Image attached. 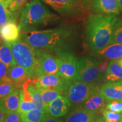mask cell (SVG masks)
I'll return each instance as SVG.
<instances>
[{
  "label": "cell",
  "mask_w": 122,
  "mask_h": 122,
  "mask_svg": "<svg viewBox=\"0 0 122 122\" xmlns=\"http://www.w3.org/2000/svg\"><path fill=\"white\" fill-rule=\"evenodd\" d=\"M72 32L68 27L61 25L50 30L22 32L21 37L33 48L54 53L56 56L63 52H71Z\"/></svg>",
  "instance_id": "6da1fadb"
},
{
  "label": "cell",
  "mask_w": 122,
  "mask_h": 122,
  "mask_svg": "<svg viewBox=\"0 0 122 122\" xmlns=\"http://www.w3.org/2000/svg\"><path fill=\"white\" fill-rule=\"evenodd\" d=\"M117 20L116 15L97 14L88 18L85 33L88 46L92 51H98L110 45Z\"/></svg>",
  "instance_id": "7a4b0ae2"
},
{
  "label": "cell",
  "mask_w": 122,
  "mask_h": 122,
  "mask_svg": "<svg viewBox=\"0 0 122 122\" xmlns=\"http://www.w3.org/2000/svg\"><path fill=\"white\" fill-rule=\"evenodd\" d=\"M59 18L42 4L41 0H32L23 7L18 26L22 32L39 30L57 22Z\"/></svg>",
  "instance_id": "3957f363"
},
{
  "label": "cell",
  "mask_w": 122,
  "mask_h": 122,
  "mask_svg": "<svg viewBox=\"0 0 122 122\" xmlns=\"http://www.w3.org/2000/svg\"><path fill=\"white\" fill-rule=\"evenodd\" d=\"M11 48L16 64L27 70L33 79H37L39 70L38 49L33 48L22 38L11 43Z\"/></svg>",
  "instance_id": "277c9868"
},
{
  "label": "cell",
  "mask_w": 122,
  "mask_h": 122,
  "mask_svg": "<svg viewBox=\"0 0 122 122\" xmlns=\"http://www.w3.org/2000/svg\"><path fill=\"white\" fill-rule=\"evenodd\" d=\"M95 83H88L77 80L71 81L64 92V95L73 104H81L99 90Z\"/></svg>",
  "instance_id": "5b68a950"
},
{
  "label": "cell",
  "mask_w": 122,
  "mask_h": 122,
  "mask_svg": "<svg viewBox=\"0 0 122 122\" xmlns=\"http://www.w3.org/2000/svg\"><path fill=\"white\" fill-rule=\"evenodd\" d=\"M101 61L83 57L77 59L76 80L88 83H94L102 77L98 68Z\"/></svg>",
  "instance_id": "8992f818"
},
{
  "label": "cell",
  "mask_w": 122,
  "mask_h": 122,
  "mask_svg": "<svg viewBox=\"0 0 122 122\" xmlns=\"http://www.w3.org/2000/svg\"><path fill=\"white\" fill-rule=\"evenodd\" d=\"M63 16H74L83 10L81 0H41Z\"/></svg>",
  "instance_id": "52a82bcc"
},
{
  "label": "cell",
  "mask_w": 122,
  "mask_h": 122,
  "mask_svg": "<svg viewBox=\"0 0 122 122\" xmlns=\"http://www.w3.org/2000/svg\"><path fill=\"white\" fill-rule=\"evenodd\" d=\"M59 61V74L68 80H76L77 59L71 52H63L56 55Z\"/></svg>",
  "instance_id": "ba28073f"
},
{
  "label": "cell",
  "mask_w": 122,
  "mask_h": 122,
  "mask_svg": "<svg viewBox=\"0 0 122 122\" xmlns=\"http://www.w3.org/2000/svg\"><path fill=\"white\" fill-rule=\"evenodd\" d=\"M71 82L59 74L44 75L36 79L35 85L36 88L57 90L64 94Z\"/></svg>",
  "instance_id": "9c48e42d"
},
{
  "label": "cell",
  "mask_w": 122,
  "mask_h": 122,
  "mask_svg": "<svg viewBox=\"0 0 122 122\" xmlns=\"http://www.w3.org/2000/svg\"><path fill=\"white\" fill-rule=\"evenodd\" d=\"M39 70V76L44 75L59 74V61L57 56L44 50L38 49Z\"/></svg>",
  "instance_id": "30bf717a"
},
{
  "label": "cell",
  "mask_w": 122,
  "mask_h": 122,
  "mask_svg": "<svg viewBox=\"0 0 122 122\" xmlns=\"http://www.w3.org/2000/svg\"><path fill=\"white\" fill-rule=\"evenodd\" d=\"M23 89L18 88L6 97L0 99V110L5 114L18 111L22 98Z\"/></svg>",
  "instance_id": "8fae6325"
},
{
  "label": "cell",
  "mask_w": 122,
  "mask_h": 122,
  "mask_svg": "<svg viewBox=\"0 0 122 122\" xmlns=\"http://www.w3.org/2000/svg\"><path fill=\"white\" fill-rule=\"evenodd\" d=\"M92 7L94 11L101 15H117L121 11L117 0H94Z\"/></svg>",
  "instance_id": "7c38bea8"
},
{
  "label": "cell",
  "mask_w": 122,
  "mask_h": 122,
  "mask_svg": "<svg viewBox=\"0 0 122 122\" xmlns=\"http://www.w3.org/2000/svg\"><path fill=\"white\" fill-rule=\"evenodd\" d=\"M100 89L96 91L89 98L80 104L82 109L97 115L102 112L105 107V99L101 94Z\"/></svg>",
  "instance_id": "4fadbf2b"
},
{
  "label": "cell",
  "mask_w": 122,
  "mask_h": 122,
  "mask_svg": "<svg viewBox=\"0 0 122 122\" xmlns=\"http://www.w3.org/2000/svg\"><path fill=\"white\" fill-rule=\"evenodd\" d=\"M71 103L66 97L60 96L51 102L48 107V112L54 117L60 118L70 110Z\"/></svg>",
  "instance_id": "5bb4252c"
},
{
  "label": "cell",
  "mask_w": 122,
  "mask_h": 122,
  "mask_svg": "<svg viewBox=\"0 0 122 122\" xmlns=\"http://www.w3.org/2000/svg\"><path fill=\"white\" fill-rule=\"evenodd\" d=\"M100 91L107 101H122V81L105 84Z\"/></svg>",
  "instance_id": "9a60e30c"
},
{
  "label": "cell",
  "mask_w": 122,
  "mask_h": 122,
  "mask_svg": "<svg viewBox=\"0 0 122 122\" xmlns=\"http://www.w3.org/2000/svg\"><path fill=\"white\" fill-rule=\"evenodd\" d=\"M8 76L10 81L18 88H22L23 84L30 79H33L27 70L17 64L9 68Z\"/></svg>",
  "instance_id": "2e32d148"
},
{
  "label": "cell",
  "mask_w": 122,
  "mask_h": 122,
  "mask_svg": "<svg viewBox=\"0 0 122 122\" xmlns=\"http://www.w3.org/2000/svg\"><path fill=\"white\" fill-rule=\"evenodd\" d=\"M20 30L14 22H10L0 27V38L4 42L12 43L19 39Z\"/></svg>",
  "instance_id": "e0dca14e"
},
{
  "label": "cell",
  "mask_w": 122,
  "mask_h": 122,
  "mask_svg": "<svg viewBox=\"0 0 122 122\" xmlns=\"http://www.w3.org/2000/svg\"><path fill=\"white\" fill-rule=\"evenodd\" d=\"M98 57L110 60H119L122 58V43L108 45L102 50L96 51Z\"/></svg>",
  "instance_id": "ac0fdd59"
},
{
  "label": "cell",
  "mask_w": 122,
  "mask_h": 122,
  "mask_svg": "<svg viewBox=\"0 0 122 122\" xmlns=\"http://www.w3.org/2000/svg\"><path fill=\"white\" fill-rule=\"evenodd\" d=\"M96 114L77 106L66 117L65 122H91Z\"/></svg>",
  "instance_id": "d6986e66"
},
{
  "label": "cell",
  "mask_w": 122,
  "mask_h": 122,
  "mask_svg": "<svg viewBox=\"0 0 122 122\" xmlns=\"http://www.w3.org/2000/svg\"><path fill=\"white\" fill-rule=\"evenodd\" d=\"M19 14L11 11L9 6V0L0 1V27L8 22H15Z\"/></svg>",
  "instance_id": "ffe728a7"
},
{
  "label": "cell",
  "mask_w": 122,
  "mask_h": 122,
  "mask_svg": "<svg viewBox=\"0 0 122 122\" xmlns=\"http://www.w3.org/2000/svg\"><path fill=\"white\" fill-rule=\"evenodd\" d=\"M105 76L110 82L122 81V67L118 62L112 60L109 62Z\"/></svg>",
  "instance_id": "44dd1931"
},
{
  "label": "cell",
  "mask_w": 122,
  "mask_h": 122,
  "mask_svg": "<svg viewBox=\"0 0 122 122\" xmlns=\"http://www.w3.org/2000/svg\"><path fill=\"white\" fill-rule=\"evenodd\" d=\"M0 61L6 66L8 70L16 65L12 53L11 43L4 41L0 43Z\"/></svg>",
  "instance_id": "7402d4cb"
},
{
  "label": "cell",
  "mask_w": 122,
  "mask_h": 122,
  "mask_svg": "<svg viewBox=\"0 0 122 122\" xmlns=\"http://www.w3.org/2000/svg\"><path fill=\"white\" fill-rule=\"evenodd\" d=\"M38 91L40 93L42 100L45 105L48 109L49 103L59 96H62L63 93L57 90L44 89V88H37Z\"/></svg>",
  "instance_id": "603a6c76"
},
{
  "label": "cell",
  "mask_w": 122,
  "mask_h": 122,
  "mask_svg": "<svg viewBox=\"0 0 122 122\" xmlns=\"http://www.w3.org/2000/svg\"><path fill=\"white\" fill-rule=\"evenodd\" d=\"M45 112L34 109L22 114V118L23 122H41Z\"/></svg>",
  "instance_id": "cb8c5ba5"
},
{
  "label": "cell",
  "mask_w": 122,
  "mask_h": 122,
  "mask_svg": "<svg viewBox=\"0 0 122 122\" xmlns=\"http://www.w3.org/2000/svg\"><path fill=\"white\" fill-rule=\"evenodd\" d=\"M18 88L10 81L0 82V99L9 96Z\"/></svg>",
  "instance_id": "d4e9b609"
},
{
  "label": "cell",
  "mask_w": 122,
  "mask_h": 122,
  "mask_svg": "<svg viewBox=\"0 0 122 122\" xmlns=\"http://www.w3.org/2000/svg\"><path fill=\"white\" fill-rule=\"evenodd\" d=\"M122 43V21L119 20L116 22L112 33L111 44Z\"/></svg>",
  "instance_id": "484cf974"
},
{
  "label": "cell",
  "mask_w": 122,
  "mask_h": 122,
  "mask_svg": "<svg viewBox=\"0 0 122 122\" xmlns=\"http://www.w3.org/2000/svg\"><path fill=\"white\" fill-rule=\"evenodd\" d=\"M102 115L106 122H121L122 116L120 113L105 109L102 111Z\"/></svg>",
  "instance_id": "4316f807"
},
{
  "label": "cell",
  "mask_w": 122,
  "mask_h": 122,
  "mask_svg": "<svg viewBox=\"0 0 122 122\" xmlns=\"http://www.w3.org/2000/svg\"><path fill=\"white\" fill-rule=\"evenodd\" d=\"M105 108L108 110L113 112L121 113L122 112V101H109L105 106Z\"/></svg>",
  "instance_id": "83f0119b"
},
{
  "label": "cell",
  "mask_w": 122,
  "mask_h": 122,
  "mask_svg": "<svg viewBox=\"0 0 122 122\" xmlns=\"http://www.w3.org/2000/svg\"><path fill=\"white\" fill-rule=\"evenodd\" d=\"M34 109L35 108L33 101H27L21 100L18 112L22 115Z\"/></svg>",
  "instance_id": "f1b7e54d"
},
{
  "label": "cell",
  "mask_w": 122,
  "mask_h": 122,
  "mask_svg": "<svg viewBox=\"0 0 122 122\" xmlns=\"http://www.w3.org/2000/svg\"><path fill=\"white\" fill-rule=\"evenodd\" d=\"M3 122H23L21 114L18 111L5 114Z\"/></svg>",
  "instance_id": "f546056e"
},
{
  "label": "cell",
  "mask_w": 122,
  "mask_h": 122,
  "mask_svg": "<svg viewBox=\"0 0 122 122\" xmlns=\"http://www.w3.org/2000/svg\"><path fill=\"white\" fill-rule=\"evenodd\" d=\"M8 68L0 61V82L10 81L8 76Z\"/></svg>",
  "instance_id": "4dcf8cb0"
},
{
  "label": "cell",
  "mask_w": 122,
  "mask_h": 122,
  "mask_svg": "<svg viewBox=\"0 0 122 122\" xmlns=\"http://www.w3.org/2000/svg\"><path fill=\"white\" fill-rule=\"evenodd\" d=\"M41 122H63V120L59 118L53 117L50 115L48 112H46L44 115Z\"/></svg>",
  "instance_id": "1f68e13d"
},
{
  "label": "cell",
  "mask_w": 122,
  "mask_h": 122,
  "mask_svg": "<svg viewBox=\"0 0 122 122\" xmlns=\"http://www.w3.org/2000/svg\"><path fill=\"white\" fill-rule=\"evenodd\" d=\"M108 65H109V63H108V62H107V61H104V62L101 61L100 63H99L98 68L99 70H100V72L102 74H104L105 75V72H106L107 70Z\"/></svg>",
  "instance_id": "d6a6232c"
},
{
  "label": "cell",
  "mask_w": 122,
  "mask_h": 122,
  "mask_svg": "<svg viewBox=\"0 0 122 122\" xmlns=\"http://www.w3.org/2000/svg\"><path fill=\"white\" fill-rule=\"evenodd\" d=\"M91 122H106V121L103 116H97L96 115Z\"/></svg>",
  "instance_id": "836d02e7"
},
{
  "label": "cell",
  "mask_w": 122,
  "mask_h": 122,
  "mask_svg": "<svg viewBox=\"0 0 122 122\" xmlns=\"http://www.w3.org/2000/svg\"><path fill=\"white\" fill-rule=\"evenodd\" d=\"M27 1H28V0H15V1H16V4H17V5L18 6V7L21 9H22L23 7L24 6L23 5H25V2H26Z\"/></svg>",
  "instance_id": "e575fe53"
},
{
  "label": "cell",
  "mask_w": 122,
  "mask_h": 122,
  "mask_svg": "<svg viewBox=\"0 0 122 122\" xmlns=\"http://www.w3.org/2000/svg\"><path fill=\"white\" fill-rule=\"evenodd\" d=\"M5 114L0 110V122H3Z\"/></svg>",
  "instance_id": "d590c367"
},
{
  "label": "cell",
  "mask_w": 122,
  "mask_h": 122,
  "mask_svg": "<svg viewBox=\"0 0 122 122\" xmlns=\"http://www.w3.org/2000/svg\"><path fill=\"white\" fill-rule=\"evenodd\" d=\"M118 1V2L119 4V5L120 7V9L122 10V0H117Z\"/></svg>",
  "instance_id": "8d00e7d4"
},
{
  "label": "cell",
  "mask_w": 122,
  "mask_h": 122,
  "mask_svg": "<svg viewBox=\"0 0 122 122\" xmlns=\"http://www.w3.org/2000/svg\"><path fill=\"white\" fill-rule=\"evenodd\" d=\"M118 62H119V63L120 64V65L122 67V59H119V60H118Z\"/></svg>",
  "instance_id": "74e56055"
},
{
  "label": "cell",
  "mask_w": 122,
  "mask_h": 122,
  "mask_svg": "<svg viewBox=\"0 0 122 122\" xmlns=\"http://www.w3.org/2000/svg\"><path fill=\"white\" fill-rule=\"evenodd\" d=\"M121 122H122V120H121Z\"/></svg>",
  "instance_id": "f35d334b"
},
{
  "label": "cell",
  "mask_w": 122,
  "mask_h": 122,
  "mask_svg": "<svg viewBox=\"0 0 122 122\" xmlns=\"http://www.w3.org/2000/svg\"><path fill=\"white\" fill-rule=\"evenodd\" d=\"M1 40H0V43H1Z\"/></svg>",
  "instance_id": "ab89813d"
},
{
  "label": "cell",
  "mask_w": 122,
  "mask_h": 122,
  "mask_svg": "<svg viewBox=\"0 0 122 122\" xmlns=\"http://www.w3.org/2000/svg\"><path fill=\"white\" fill-rule=\"evenodd\" d=\"M2 1V0H0V1Z\"/></svg>",
  "instance_id": "60d3db41"
}]
</instances>
